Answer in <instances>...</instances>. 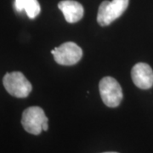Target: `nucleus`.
<instances>
[{
	"instance_id": "2",
	"label": "nucleus",
	"mask_w": 153,
	"mask_h": 153,
	"mask_svg": "<svg viewBox=\"0 0 153 153\" xmlns=\"http://www.w3.org/2000/svg\"><path fill=\"white\" fill-rule=\"evenodd\" d=\"M7 92L16 98H26L31 93L33 86L21 71L6 73L3 78Z\"/></svg>"
},
{
	"instance_id": "9",
	"label": "nucleus",
	"mask_w": 153,
	"mask_h": 153,
	"mask_svg": "<svg viewBox=\"0 0 153 153\" xmlns=\"http://www.w3.org/2000/svg\"><path fill=\"white\" fill-rule=\"evenodd\" d=\"M104 153H117V152H104Z\"/></svg>"
},
{
	"instance_id": "5",
	"label": "nucleus",
	"mask_w": 153,
	"mask_h": 153,
	"mask_svg": "<svg viewBox=\"0 0 153 153\" xmlns=\"http://www.w3.org/2000/svg\"><path fill=\"white\" fill-rule=\"evenodd\" d=\"M51 54L55 60L62 66H72L81 60L82 56V49L73 42H66L58 48L52 49Z\"/></svg>"
},
{
	"instance_id": "4",
	"label": "nucleus",
	"mask_w": 153,
	"mask_h": 153,
	"mask_svg": "<svg viewBox=\"0 0 153 153\" xmlns=\"http://www.w3.org/2000/svg\"><path fill=\"white\" fill-rule=\"evenodd\" d=\"M49 122L44 110L38 106H31L22 113V124L26 131L34 135H38L43 131V124Z\"/></svg>"
},
{
	"instance_id": "3",
	"label": "nucleus",
	"mask_w": 153,
	"mask_h": 153,
	"mask_svg": "<svg viewBox=\"0 0 153 153\" xmlns=\"http://www.w3.org/2000/svg\"><path fill=\"white\" fill-rule=\"evenodd\" d=\"M100 94L104 104L108 107H117L123 100V94L120 84L111 76L103 77L99 84Z\"/></svg>"
},
{
	"instance_id": "6",
	"label": "nucleus",
	"mask_w": 153,
	"mask_h": 153,
	"mask_svg": "<svg viewBox=\"0 0 153 153\" xmlns=\"http://www.w3.org/2000/svg\"><path fill=\"white\" fill-rule=\"evenodd\" d=\"M131 76L135 86L141 89H148L152 87L153 71L146 63L140 62L134 65L132 68Z\"/></svg>"
},
{
	"instance_id": "7",
	"label": "nucleus",
	"mask_w": 153,
	"mask_h": 153,
	"mask_svg": "<svg viewBox=\"0 0 153 153\" xmlns=\"http://www.w3.org/2000/svg\"><path fill=\"white\" fill-rule=\"evenodd\" d=\"M58 8L63 13L66 22L69 23H76L83 17V7L74 0L60 1L58 4Z\"/></svg>"
},
{
	"instance_id": "1",
	"label": "nucleus",
	"mask_w": 153,
	"mask_h": 153,
	"mask_svg": "<svg viewBox=\"0 0 153 153\" xmlns=\"http://www.w3.org/2000/svg\"><path fill=\"white\" fill-rule=\"evenodd\" d=\"M129 0L103 1L99 7L97 22L101 27H106L124 13Z\"/></svg>"
},
{
	"instance_id": "8",
	"label": "nucleus",
	"mask_w": 153,
	"mask_h": 153,
	"mask_svg": "<svg viewBox=\"0 0 153 153\" xmlns=\"http://www.w3.org/2000/svg\"><path fill=\"white\" fill-rule=\"evenodd\" d=\"M14 5L18 12L26 11L30 19L36 18L41 11V7L38 0H15Z\"/></svg>"
}]
</instances>
